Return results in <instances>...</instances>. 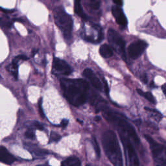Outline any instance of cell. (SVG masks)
<instances>
[{
	"label": "cell",
	"mask_w": 166,
	"mask_h": 166,
	"mask_svg": "<svg viewBox=\"0 0 166 166\" xmlns=\"http://www.w3.org/2000/svg\"><path fill=\"white\" fill-rule=\"evenodd\" d=\"M100 55L104 58H110L113 55V50L110 46L108 44H103L100 47Z\"/></svg>",
	"instance_id": "5bb4252c"
},
{
	"label": "cell",
	"mask_w": 166,
	"mask_h": 166,
	"mask_svg": "<svg viewBox=\"0 0 166 166\" xmlns=\"http://www.w3.org/2000/svg\"><path fill=\"white\" fill-rule=\"evenodd\" d=\"M101 110L105 119L113 124L120 132H124L125 136L128 139L131 138L136 144L140 143V140L135 129L120 114L104 107H102Z\"/></svg>",
	"instance_id": "7a4b0ae2"
},
{
	"label": "cell",
	"mask_w": 166,
	"mask_h": 166,
	"mask_svg": "<svg viewBox=\"0 0 166 166\" xmlns=\"http://www.w3.org/2000/svg\"><path fill=\"white\" fill-rule=\"evenodd\" d=\"M88 4L92 9L98 10L100 7L101 3L99 0H88Z\"/></svg>",
	"instance_id": "ac0fdd59"
},
{
	"label": "cell",
	"mask_w": 166,
	"mask_h": 166,
	"mask_svg": "<svg viewBox=\"0 0 166 166\" xmlns=\"http://www.w3.org/2000/svg\"><path fill=\"white\" fill-rule=\"evenodd\" d=\"M107 37H108V40L110 44L115 47V49L119 53H120L124 61H126L125 42L121 36L116 31L109 29L107 33Z\"/></svg>",
	"instance_id": "8992f818"
},
{
	"label": "cell",
	"mask_w": 166,
	"mask_h": 166,
	"mask_svg": "<svg viewBox=\"0 0 166 166\" xmlns=\"http://www.w3.org/2000/svg\"><path fill=\"white\" fill-rule=\"evenodd\" d=\"M61 87L64 95L68 102L75 106H79L87 100L88 84L82 79H62Z\"/></svg>",
	"instance_id": "6da1fadb"
},
{
	"label": "cell",
	"mask_w": 166,
	"mask_h": 166,
	"mask_svg": "<svg viewBox=\"0 0 166 166\" xmlns=\"http://www.w3.org/2000/svg\"><path fill=\"white\" fill-rule=\"evenodd\" d=\"M33 125L36 129H38L40 131H42L43 129H44V127H43V125L40 124L39 121H34Z\"/></svg>",
	"instance_id": "7402d4cb"
},
{
	"label": "cell",
	"mask_w": 166,
	"mask_h": 166,
	"mask_svg": "<svg viewBox=\"0 0 166 166\" xmlns=\"http://www.w3.org/2000/svg\"><path fill=\"white\" fill-rule=\"evenodd\" d=\"M120 138L123 146L124 147V150L126 153V157L128 159L129 166H140V162L132 143L129 139L125 136L120 135Z\"/></svg>",
	"instance_id": "52a82bcc"
},
{
	"label": "cell",
	"mask_w": 166,
	"mask_h": 166,
	"mask_svg": "<svg viewBox=\"0 0 166 166\" xmlns=\"http://www.w3.org/2000/svg\"><path fill=\"white\" fill-rule=\"evenodd\" d=\"M64 162L66 166H80L81 164L80 160L76 157H68Z\"/></svg>",
	"instance_id": "2e32d148"
},
{
	"label": "cell",
	"mask_w": 166,
	"mask_h": 166,
	"mask_svg": "<svg viewBox=\"0 0 166 166\" xmlns=\"http://www.w3.org/2000/svg\"><path fill=\"white\" fill-rule=\"evenodd\" d=\"M102 145L106 157L114 166H123V158L120 144L116 133L105 131L102 136Z\"/></svg>",
	"instance_id": "3957f363"
},
{
	"label": "cell",
	"mask_w": 166,
	"mask_h": 166,
	"mask_svg": "<svg viewBox=\"0 0 166 166\" xmlns=\"http://www.w3.org/2000/svg\"><path fill=\"white\" fill-rule=\"evenodd\" d=\"M54 18L56 24L61 29L66 40L71 39L73 30V21L70 15H69L62 7H57L54 10Z\"/></svg>",
	"instance_id": "277c9868"
},
{
	"label": "cell",
	"mask_w": 166,
	"mask_h": 166,
	"mask_svg": "<svg viewBox=\"0 0 166 166\" xmlns=\"http://www.w3.org/2000/svg\"><path fill=\"white\" fill-rule=\"evenodd\" d=\"M39 111H40V114L42 116V117H44V112H43V109L42 107V99H40L39 103Z\"/></svg>",
	"instance_id": "603a6c76"
},
{
	"label": "cell",
	"mask_w": 166,
	"mask_h": 166,
	"mask_svg": "<svg viewBox=\"0 0 166 166\" xmlns=\"http://www.w3.org/2000/svg\"><path fill=\"white\" fill-rule=\"evenodd\" d=\"M156 166H162V165H159V164H158V165H156Z\"/></svg>",
	"instance_id": "4dcf8cb0"
},
{
	"label": "cell",
	"mask_w": 166,
	"mask_h": 166,
	"mask_svg": "<svg viewBox=\"0 0 166 166\" xmlns=\"http://www.w3.org/2000/svg\"><path fill=\"white\" fill-rule=\"evenodd\" d=\"M83 74L86 78H87L89 80L90 83L92 84L95 88L99 90H102V84H101V83L92 69L90 68L85 69Z\"/></svg>",
	"instance_id": "8fae6325"
},
{
	"label": "cell",
	"mask_w": 166,
	"mask_h": 166,
	"mask_svg": "<svg viewBox=\"0 0 166 166\" xmlns=\"http://www.w3.org/2000/svg\"><path fill=\"white\" fill-rule=\"evenodd\" d=\"M113 2L117 5V6L121 7L123 5V0H112Z\"/></svg>",
	"instance_id": "d4e9b609"
},
{
	"label": "cell",
	"mask_w": 166,
	"mask_h": 166,
	"mask_svg": "<svg viewBox=\"0 0 166 166\" xmlns=\"http://www.w3.org/2000/svg\"><path fill=\"white\" fill-rule=\"evenodd\" d=\"M104 83H105V86H104L105 92L107 95H109V87L108 86V83H107V82L105 81V80H104Z\"/></svg>",
	"instance_id": "cb8c5ba5"
},
{
	"label": "cell",
	"mask_w": 166,
	"mask_h": 166,
	"mask_svg": "<svg viewBox=\"0 0 166 166\" xmlns=\"http://www.w3.org/2000/svg\"><path fill=\"white\" fill-rule=\"evenodd\" d=\"M74 10L75 13H76L80 17H81L84 20H87V17L86 14L84 13L81 3V0H75L74 2Z\"/></svg>",
	"instance_id": "9a60e30c"
},
{
	"label": "cell",
	"mask_w": 166,
	"mask_h": 166,
	"mask_svg": "<svg viewBox=\"0 0 166 166\" xmlns=\"http://www.w3.org/2000/svg\"><path fill=\"white\" fill-rule=\"evenodd\" d=\"M162 91H163L164 94L166 96V84H164V85H162Z\"/></svg>",
	"instance_id": "4316f807"
},
{
	"label": "cell",
	"mask_w": 166,
	"mask_h": 166,
	"mask_svg": "<svg viewBox=\"0 0 166 166\" xmlns=\"http://www.w3.org/2000/svg\"><path fill=\"white\" fill-rule=\"evenodd\" d=\"M137 92L140 94V95L143 96V98H145L147 100L150 101L151 103L155 104L156 103V100H155L154 96L153 94L150 92H144L142 90L140 89H137Z\"/></svg>",
	"instance_id": "e0dca14e"
},
{
	"label": "cell",
	"mask_w": 166,
	"mask_h": 166,
	"mask_svg": "<svg viewBox=\"0 0 166 166\" xmlns=\"http://www.w3.org/2000/svg\"><path fill=\"white\" fill-rule=\"evenodd\" d=\"M53 72H56L57 74L64 75V76H69L73 72L72 68L66 62L58 58H55L53 59Z\"/></svg>",
	"instance_id": "9c48e42d"
},
{
	"label": "cell",
	"mask_w": 166,
	"mask_h": 166,
	"mask_svg": "<svg viewBox=\"0 0 166 166\" xmlns=\"http://www.w3.org/2000/svg\"><path fill=\"white\" fill-rule=\"evenodd\" d=\"M61 139V136L58 135V134L55 132H51V135H50V142H58Z\"/></svg>",
	"instance_id": "ffe728a7"
},
{
	"label": "cell",
	"mask_w": 166,
	"mask_h": 166,
	"mask_svg": "<svg viewBox=\"0 0 166 166\" xmlns=\"http://www.w3.org/2000/svg\"><path fill=\"white\" fill-rule=\"evenodd\" d=\"M147 43L143 40H138L132 43L128 47V53L132 59L140 57L147 47Z\"/></svg>",
	"instance_id": "ba28073f"
},
{
	"label": "cell",
	"mask_w": 166,
	"mask_h": 166,
	"mask_svg": "<svg viewBox=\"0 0 166 166\" xmlns=\"http://www.w3.org/2000/svg\"><path fill=\"white\" fill-rule=\"evenodd\" d=\"M112 13L114 16V18L116 19V21L117 24L122 27L127 26L128 24L127 17L124 11H123L122 9L119 6L112 7Z\"/></svg>",
	"instance_id": "30bf717a"
},
{
	"label": "cell",
	"mask_w": 166,
	"mask_h": 166,
	"mask_svg": "<svg viewBox=\"0 0 166 166\" xmlns=\"http://www.w3.org/2000/svg\"><path fill=\"white\" fill-rule=\"evenodd\" d=\"M145 138L149 143L155 162L162 166H166V147L157 143L149 135H145Z\"/></svg>",
	"instance_id": "5b68a950"
},
{
	"label": "cell",
	"mask_w": 166,
	"mask_h": 166,
	"mask_svg": "<svg viewBox=\"0 0 166 166\" xmlns=\"http://www.w3.org/2000/svg\"><path fill=\"white\" fill-rule=\"evenodd\" d=\"M38 166H47V165H38Z\"/></svg>",
	"instance_id": "1f68e13d"
},
{
	"label": "cell",
	"mask_w": 166,
	"mask_h": 166,
	"mask_svg": "<svg viewBox=\"0 0 166 166\" xmlns=\"http://www.w3.org/2000/svg\"><path fill=\"white\" fill-rule=\"evenodd\" d=\"M25 136L28 138L31 139V140H35V133L33 131H31V130H28L25 132Z\"/></svg>",
	"instance_id": "44dd1931"
},
{
	"label": "cell",
	"mask_w": 166,
	"mask_h": 166,
	"mask_svg": "<svg viewBox=\"0 0 166 166\" xmlns=\"http://www.w3.org/2000/svg\"><path fill=\"white\" fill-rule=\"evenodd\" d=\"M86 166H92V165H87Z\"/></svg>",
	"instance_id": "f546056e"
},
{
	"label": "cell",
	"mask_w": 166,
	"mask_h": 166,
	"mask_svg": "<svg viewBox=\"0 0 166 166\" xmlns=\"http://www.w3.org/2000/svg\"><path fill=\"white\" fill-rule=\"evenodd\" d=\"M68 120H62L61 123V125L63 127V128H65L68 124Z\"/></svg>",
	"instance_id": "484cf974"
},
{
	"label": "cell",
	"mask_w": 166,
	"mask_h": 166,
	"mask_svg": "<svg viewBox=\"0 0 166 166\" xmlns=\"http://www.w3.org/2000/svg\"><path fill=\"white\" fill-rule=\"evenodd\" d=\"M0 160L2 163L10 165L15 162L16 158L8 151L6 148L2 146L0 149Z\"/></svg>",
	"instance_id": "7c38bea8"
},
{
	"label": "cell",
	"mask_w": 166,
	"mask_h": 166,
	"mask_svg": "<svg viewBox=\"0 0 166 166\" xmlns=\"http://www.w3.org/2000/svg\"><path fill=\"white\" fill-rule=\"evenodd\" d=\"M101 120V117H99V116L96 117V118H95V120H96V121H99V120Z\"/></svg>",
	"instance_id": "83f0119b"
},
{
	"label": "cell",
	"mask_w": 166,
	"mask_h": 166,
	"mask_svg": "<svg viewBox=\"0 0 166 166\" xmlns=\"http://www.w3.org/2000/svg\"><path fill=\"white\" fill-rule=\"evenodd\" d=\"M61 166H66V165L65 164H64V162H62V165H61Z\"/></svg>",
	"instance_id": "f1b7e54d"
},
{
	"label": "cell",
	"mask_w": 166,
	"mask_h": 166,
	"mask_svg": "<svg viewBox=\"0 0 166 166\" xmlns=\"http://www.w3.org/2000/svg\"><path fill=\"white\" fill-rule=\"evenodd\" d=\"M19 61H21V59L18 55L14 58L13 61H12V63L10 64L9 66L8 67L9 71L13 75V76L16 79H17L18 78V63Z\"/></svg>",
	"instance_id": "4fadbf2b"
},
{
	"label": "cell",
	"mask_w": 166,
	"mask_h": 166,
	"mask_svg": "<svg viewBox=\"0 0 166 166\" xmlns=\"http://www.w3.org/2000/svg\"><path fill=\"white\" fill-rule=\"evenodd\" d=\"M92 144H93V146H94V150H95L96 156H97L98 158H99L100 157V153H101L100 148H99V146L98 145V143L97 140H96L95 138H93V140H92Z\"/></svg>",
	"instance_id": "d6986e66"
}]
</instances>
